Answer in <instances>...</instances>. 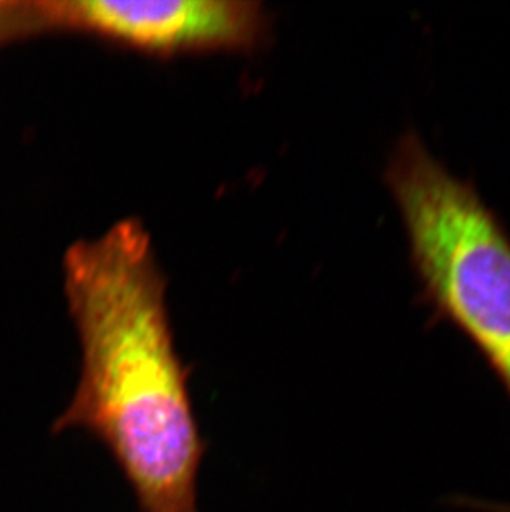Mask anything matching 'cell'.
Returning <instances> with one entry per match:
<instances>
[{
  "label": "cell",
  "instance_id": "cell-1",
  "mask_svg": "<svg viewBox=\"0 0 510 512\" xmlns=\"http://www.w3.org/2000/svg\"><path fill=\"white\" fill-rule=\"evenodd\" d=\"M63 269L82 375L55 430L103 441L143 511L196 512L203 443L150 232L123 219L73 244Z\"/></svg>",
  "mask_w": 510,
  "mask_h": 512
},
{
  "label": "cell",
  "instance_id": "cell-2",
  "mask_svg": "<svg viewBox=\"0 0 510 512\" xmlns=\"http://www.w3.org/2000/svg\"><path fill=\"white\" fill-rule=\"evenodd\" d=\"M386 179L424 292L510 393V239L479 194L405 136Z\"/></svg>",
  "mask_w": 510,
  "mask_h": 512
},
{
  "label": "cell",
  "instance_id": "cell-3",
  "mask_svg": "<svg viewBox=\"0 0 510 512\" xmlns=\"http://www.w3.org/2000/svg\"><path fill=\"white\" fill-rule=\"evenodd\" d=\"M44 27L93 35L154 57L249 52L267 40L269 14L247 0L37 2Z\"/></svg>",
  "mask_w": 510,
  "mask_h": 512
},
{
  "label": "cell",
  "instance_id": "cell-4",
  "mask_svg": "<svg viewBox=\"0 0 510 512\" xmlns=\"http://www.w3.org/2000/svg\"><path fill=\"white\" fill-rule=\"evenodd\" d=\"M0 4H2V2H0Z\"/></svg>",
  "mask_w": 510,
  "mask_h": 512
}]
</instances>
